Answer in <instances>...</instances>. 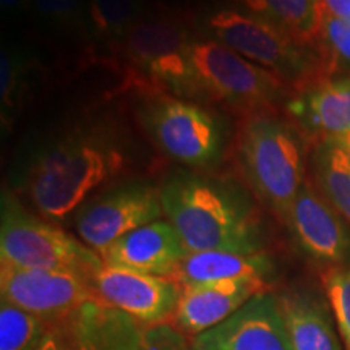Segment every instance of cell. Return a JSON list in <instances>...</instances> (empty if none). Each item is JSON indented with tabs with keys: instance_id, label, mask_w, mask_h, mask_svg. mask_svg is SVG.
I'll list each match as a JSON object with an SVG mask.
<instances>
[{
	"instance_id": "obj_1",
	"label": "cell",
	"mask_w": 350,
	"mask_h": 350,
	"mask_svg": "<svg viewBox=\"0 0 350 350\" xmlns=\"http://www.w3.org/2000/svg\"><path fill=\"white\" fill-rule=\"evenodd\" d=\"M161 201L188 253L266 252L260 213L235 183L175 170L161 187Z\"/></svg>"
},
{
	"instance_id": "obj_2",
	"label": "cell",
	"mask_w": 350,
	"mask_h": 350,
	"mask_svg": "<svg viewBox=\"0 0 350 350\" xmlns=\"http://www.w3.org/2000/svg\"><path fill=\"white\" fill-rule=\"evenodd\" d=\"M124 169L125 154L112 138L94 130H75L36 150L21 180L39 216L59 222Z\"/></svg>"
},
{
	"instance_id": "obj_3",
	"label": "cell",
	"mask_w": 350,
	"mask_h": 350,
	"mask_svg": "<svg viewBox=\"0 0 350 350\" xmlns=\"http://www.w3.org/2000/svg\"><path fill=\"white\" fill-rule=\"evenodd\" d=\"M195 39L185 13L172 8L143 12L116 52L126 85L146 94L196 98L191 64Z\"/></svg>"
},
{
	"instance_id": "obj_4",
	"label": "cell",
	"mask_w": 350,
	"mask_h": 350,
	"mask_svg": "<svg viewBox=\"0 0 350 350\" xmlns=\"http://www.w3.org/2000/svg\"><path fill=\"white\" fill-rule=\"evenodd\" d=\"M235 161L253 195L284 222L306 180L300 131L275 112L247 116L235 139Z\"/></svg>"
},
{
	"instance_id": "obj_5",
	"label": "cell",
	"mask_w": 350,
	"mask_h": 350,
	"mask_svg": "<svg viewBox=\"0 0 350 350\" xmlns=\"http://www.w3.org/2000/svg\"><path fill=\"white\" fill-rule=\"evenodd\" d=\"M206 29L209 38L268 70L297 94L332 77L319 47L299 41L261 16L222 8L208 16Z\"/></svg>"
},
{
	"instance_id": "obj_6",
	"label": "cell",
	"mask_w": 350,
	"mask_h": 350,
	"mask_svg": "<svg viewBox=\"0 0 350 350\" xmlns=\"http://www.w3.org/2000/svg\"><path fill=\"white\" fill-rule=\"evenodd\" d=\"M0 262L18 268L65 271L88 281H93L104 266L99 253L47 219L34 216L8 191L2 193Z\"/></svg>"
},
{
	"instance_id": "obj_7",
	"label": "cell",
	"mask_w": 350,
	"mask_h": 350,
	"mask_svg": "<svg viewBox=\"0 0 350 350\" xmlns=\"http://www.w3.org/2000/svg\"><path fill=\"white\" fill-rule=\"evenodd\" d=\"M191 64L196 98H208L245 116L274 112L288 88L256 64L211 38L195 39Z\"/></svg>"
},
{
	"instance_id": "obj_8",
	"label": "cell",
	"mask_w": 350,
	"mask_h": 350,
	"mask_svg": "<svg viewBox=\"0 0 350 350\" xmlns=\"http://www.w3.org/2000/svg\"><path fill=\"white\" fill-rule=\"evenodd\" d=\"M139 122L164 154L187 167H209L224 152V122L188 99L150 94L139 109Z\"/></svg>"
},
{
	"instance_id": "obj_9",
	"label": "cell",
	"mask_w": 350,
	"mask_h": 350,
	"mask_svg": "<svg viewBox=\"0 0 350 350\" xmlns=\"http://www.w3.org/2000/svg\"><path fill=\"white\" fill-rule=\"evenodd\" d=\"M161 216L164 208L159 188L129 182L86 201L77 211L75 229L81 242L100 255L116 240Z\"/></svg>"
},
{
	"instance_id": "obj_10",
	"label": "cell",
	"mask_w": 350,
	"mask_h": 350,
	"mask_svg": "<svg viewBox=\"0 0 350 350\" xmlns=\"http://www.w3.org/2000/svg\"><path fill=\"white\" fill-rule=\"evenodd\" d=\"M2 301L52 323L75 313L88 301H100L91 281L65 271L29 269L0 262Z\"/></svg>"
},
{
	"instance_id": "obj_11",
	"label": "cell",
	"mask_w": 350,
	"mask_h": 350,
	"mask_svg": "<svg viewBox=\"0 0 350 350\" xmlns=\"http://www.w3.org/2000/svg\"><path fill=\"white\" fill-rule=\"evenodd\" d=\"M284 224L300 248L325 268L350 266V224L306 178Z\"/></svg>"
},
{
	"instance_id": "obj_12",
	"label": "cell",
	"mask_w": 350,
	"mask_h": 350,
	"mask_svg": "<svg viewBox=\"0 0 350 350\" xmlns=\"http://www.w3.org/2000/svg\"><path fill=\"white\" fill-rule=\"evenodd\" d=\"M99 300L120 310L142 326L172 325L182 287L159 278L104 265L91 281Z\"/></svg>"
},
{
	"instance_id": "obj_13",
	"label": "cell",
	"mask_w": 350,
	"mask_h": 350,
	"mask_svg": "<svg viewBox=\"0 0 350 350\" xmlns=\"http://www.w3.org/2000/svg\"><path fill=\"white\" fill-rule=\"evenodd\" d=\"M191 350H292L278 294L266 291L221 325L190 339Z\"/></svg>"
},
{
	"instance_id": "obj_14",
	"label": "cell",
	"mask_w": 350,
	"mask_h": 350,
	"mask_svg": "<svg viewBox=\"0 0 350 350\" xmlns=\"http://www.w3.org/2000/svg\"><path fill=\"white\" fill-rule=\"evenodd\" d=\"M187 255L185 243L172 222L157 219L116 240L99 256L111 268L172 278Z\"/></svg>"
},
{
	"instance_id": "obj_15",
	"label": "cell",
	"mask_w": 350,
	"mask_h": 350,
	"mask_svg": "<svg viewBox=\"0 0 350 350\" xmlns=\"http://www.w3.org/2000/svg\"><path fill=\"white\" fill-rule=\"evenodd\" d=\"M268 291V281L240 279L182 288L172 325L188 339L203 334L237 313L253 297Z\"/></svg>"
},
{
	"instance_id": "obj_16",
	"label": "cell",
	"mask_w": 350,
	"mask_h": 350,
	"mask_svg": "<svg viewBox=\"0 0 350 350\" xmlns=\"http://www.w3.org/2000/svg\"><path fill=\"white\" fill-rule=\"evenodd\" d=\"M292 350H344L326 295L308 288L278 294Z\"/></svg>"
},
{
	"instance_id": "obj_17",
	"label": "cell",
	"mask_w": 350,
	"mask_h": 350,
	"mask_svg": "<svg viewBox=\"0 0 350 350\" xmlns=\"http://www.w3.org/2000/svg\"><path fill=\"white\" fill-rule=\"evenodd\" d=\"M287 112L306 131L339 138L350 131V75L331 77L295 94Z\"/></svg>"
},
{
	"instance_id": "obj_18",
	"label": "cell",
	"mask_w": 350,
	"mask_h": 350,
	"mask_svg": "<svg viewBox=\"0 0 350 350\" xmlns=\"http://www.w3.org/2000/svg\"><path fill=\"white\" fill-rule=\"evenodd\" d=\"M273 273L274 262L266 252L237 253L209 250L188 253L170 279L185 288L240 279L268 281Z\"/></svg>"
},
{
	"instance_id": "obj_19",
	"label": "cell",
	"mask_w": 350,
	"mask_h": 350,
	"mask_svg": "<svg viewBox=\"0 0 350 350\" xmlns=\"http://www.w3.org/2000/svg\"><path fill=\"white\" fill-rule=\"evenodd\" d=\"M83 350H139L143 327L120 310L88 301L75 312Z\"/></svg>"
},
{
	"instance_id": "obj_20",
	"label": "cell",
	"mask_w": 350,
	"mask_h": 350,
	"mask_svg": "<svg viewBox=\"0 0 350 350\" xmlns=\"http://www.w3.org/2000/svg\"><path fill=\"white\" fill-rule=\"evenodd\" d=\"M239 10L261 16L286 29L299 41L319 47L321 0H232Z\"/></svg>"
},
{
	"instance_id": "obj_21",
	"label": "cell",
	"mask_w": 350,
	"mask_h": 350,
	"mask_svg": "<svg viewBox=\"0 0 350 350\" xmlns=\"http://www.w3.org/2000/svg\"><path fill=\"white\" fill-rule=\"evenodd\" d=\"M313 183L350 224V156L338 138H321L312 154Z\"/></svg>"
},
{
	"instance_id": "obj_22",
	"label": "cell",
	"mask_w": 350,
	"mask_h": 350,
	"mask_svg": "<svg viewBox=\"0 0 350 350\" xmlns=\"http://www.w3.org/2000/svg\"><path fill=\"white\" fill-rule=\"evenodd\" d=\"M142 2L143 0H88V41L116 54L131 26L142 16Z\"/></svg>"
},
{
	"instance_id": "obj_23",
	"label": "cell",
	"mask_w": 350,
	"mask_h": 350,
	"mask_svg": "<svg viewBox=\"0 0 350 350\" xmlns=\"http://www.w3.org/2000/svg\"><path fill=\"white\" fill-rule=\"evenodd\" d=\"M31 64L23 52L3 46L0 51V111L3 129L18 116L29 86Z\"/></svg>"
},
{
	"instance_id": "obj_24",
	"label": "cell",
	"mask_w": 350,
	"mask_h": 350,
	"mask_svg": "<svg viewBox=\"0 0 350 350\" xmlns=\"http://www.w3.org/2000/svg\"><path fill=\"white\" fill-rule=\"evenodd\" d=\"M49 323L7 301L0 304V350H36Z\"/></svg>"
},
{
	"instance_id": "obj_25",
	"label": "cell",
	"mask_w": 350,
	"mask_h": 350,
	"mask_svg": "<svg viewBox=\"0 0 350 350\" xmlns=\"http://www.w3.org/2000/svg\"><path fill=\"white\" fill-rule=\"evenodd\" d=\"M88 0H33L39 21L55 33L86 36Z\"/></svg>"
},
{
	"instance_id": "obj_26",
	"label": "cell",
	"mask_w": 350,
	"mask_h": 350,
	"mask_svg": "<svg viewBox=\"0 0 350 350\" xmlns=\"http://www.w3.org/2000/svg\"><path fill=\"white\" fill-rule=\"evenodd\" d=\"M321 284L344 350H350V266L325 268L321 271Z\"/></svg>"
},
{
	"instance_id": "obj_27",
	"label": "cell",
	"mask_w": 350,
	"mask_h": 350,
	"mask_svg": "<svg viewBox=\"0 0 350 350\" xmlns=\"http://www.w3.org/2000/svg\"><path fill=\"white\" fill-rule=\"evenodd\" d=\"M319 49L332 73L339 65L350 68V21L336 18L323 8Z\"/></svg>"
},
{
	"instance_id": "obj_28",
	"label": "cell",
	"mask_w": 350,
	"mask_h": 350,
	"mask_svg": "<svg viewBox=\"0 0 350 350\" xmlns=\"http://www.w3.org/2000/svg\"><path fill=\"white\" fill-rule=\"evenodd\" d=\"M36 350H83L75 313L49 323Z\"/></svg>"
},
{
	"instance_id": "obj_29",
	"label": "cell",
	"mask_w": 350,
	"mask_h": 350,
	"mask_svg": "<svg viewBox=\"0 0 350 350\" xmlns=\"http://www.w3.org/2000/svg\"><path fill=\"white\" fill-rule=\"evenodd\" d=\"M139 350H191V344L174 325L144 326Z\"/></svg>"
},
{
	"instance_id": "obj_30",
	"label": "cell",
	"mask_w": 350,
	"mask_h": 350,
	"mask_svg": "<svg viewBox=\"0 0 350 350\" xmlns=\"http://www.w3.org/2000/svg\"><path fill=\"white\" fill-rule=\"evenodd\" d=\"M321 5L336 18L350 21V0H321Z\"/></svg>"
},
{
	"instance_id": "obj_31",
	"label": "cell",
	"mask_w": 350,
	"mask_h": 350,
	"mask_svg": "<svg viewBox=\"0 0 350 350\" xmlns=\"http://www.w3.org/2000/svg\"><path fill=\"white\" fill-rule=\"evenodd\" d=\"M0 7L7 16H18L33 8V0H0Z\"/></svg>"
},
{
	"instance_id": "obj_32",
	"label": "cell",
	"mask_w": 350,
	"mask_h": 350,
	"mask_svg": "<svg viewBox=\"0 0 350 350\" xmlns=\"http://www.w3.org/2000/svg\"><path fill=\"white\" fill-rule=\"evenodd\" d=\"M340 143H342V146L345 148V150H347V152H349V156H350V131L349 133H345V135H342V137H339L338 138Z\"/></svg>"
},
{
	"instance_id": "obj_33",
	"label": "cell",
	"mask_w": 350,
	"mask_h": 350,
	"mask_svg": "<svg viewBox=\"0 0 350 350\" xmlns=\"http://www.w3.org/2000/svg\"><path fill=\"white\" fill-rule=\"evenodd\" d=\"M150 2H161V0H150Z\"/></svg>"
}]
</instances>
